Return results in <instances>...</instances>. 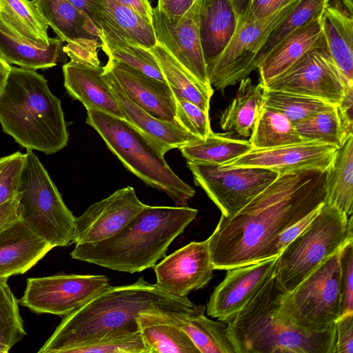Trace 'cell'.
<instances>
[{
  "instance_id": "obj_1",
  "label": "cell",
  "mask_w": 353,
  "mask_h": 353,
  "mask_svg": "<svg viewBox=\"0 0 353 353\" xmlns=\"http://www.w3.org/2000/svg\"><path fill=\"white\" fill-rule=\"evenodd\" d=\"M326 178L319 169L280 174L239 210L221 214L207 239L214 270L276 257L279 235L326 202Z\"/></svg>"
},
{
  "instance_id": "obj_2",
  "label": "cell",
  "mask_w": 353,
  "mask_h": 353,
  "mask_svg": "<svg viewBox=\"0 0 353 353\" xmlns=\"http://www.w3.org/2000/svg\"><path fill=\"white\" fill-rule=\"evenodd\" d=\"M187 296L172 295L143 277L120 286H108L85 305L63 317L39 353H65L112 334L139 332L144 313L187 318L205 312Z\"/></svg>"
},
{
  "instance_id": "obj_3",
  "label": "cell",
  "mask_w": 353,
  "mask_h": 353,
  "mask_svg": "<svg viewBox=\"0 0 353 353\" xmlns=\"http://www.w3.org/2000/svg\"><path fill=\"white\" fill-rule=\"evenodd\" d=\"M197 213L188 206L148 205L115 236L98 243L76 244L70 256L131 274L154 268Z\"/></svg>"
},
{
  "instance_id": "obj_4",
  "label": "cell",
  "mask_w": 353,
  "mask_h": 353,
  "mask_svg": "<svg viewBox=\"0 0 353 353\" xmlns=\"http://www.w3.org/2000/svg\"><path fill=\"white\" fill-rule=\"evenodd\" d=\"M285 294L272 274L228 323L236 353H334L335 324L322 332L299 326L283 307Z\"/></svg>"
},
{
  "instance_id": "obj_5",
  "label": "cell",
  "mask_w": 353,
  "mask_h": 353,
  "mask_svg": "<svg viewBox=\"0 0 353 353\" xmlns=\"http://www.w3.org/2000/svg\"><path fill=\"white\" fill-rule=\"evenodd\" d=\"M0 124L26 150L52 154L68 142L61 101L34 70L12 66L0 92Z\"/></svg>"
},
{
  "instance_id": "obj_6",
  "label": "cell",
  "mask_w": 353,
  "mask_h": 353,
  "mask_svg": "<svg viewBox=\"0 0 353 353\" xmlns=\"http://www.w3.org/2000/svg\"><path fill=\"white\" fill-rule=\"evenodd\" d=\"M86 123L128 171L166 193L176 206H187L195 190L172 170L164 155L141 132L125 119L93 110H87Z\"/></svg>"
},
{
  "instance_id": "obj_7",
  "label": "cell",
  "mask_w": 353,
  "mask_h": 353,
  "mask_svg": "<svg viewBox=\"0 0 353 353\" xmlns=\"http://www.w3.org/2000/svg\"><path fill=\"white\" fill-rule=\"evenodd\" d=\"M352 215L323 203L307 228L276 256L273 276L285 293L292 292L330 256L353 241Z\"/></svg>"
},
{
  "instance_id": "obj_8",
  "label": "cell",
  "mask_w": 353,
  "mask_h": 353,
  "mask_svg": "<svg viewBox=\"0 0 353 353\" xmlns=\"http://www.w3.org/2000/svg\"><path fill=\"white\" fill-rule=\"evenodd\" d=\"M21 219L53 248L74 239L76 217L33 150H27L19 187Z\"/></svg>"
},
{
  "instance_id": "obj_9",
  "label": "cell",
  "mask_w": 353,
  "mask_h": 353,
  "mask_svg": "<svg viewBox=\"0 0 353 353\" xmlns=\"http://www.w3.org/2000/svg\"><path fill=\"white\" fill-rule=\"evenodd\" d=\"M283 307L304 329L322 332L332 327L341 316L340 251L323 262L292 292L285 293Z\"/></svg>"
},
{
  "instance_id": "obj_10",
  "label": "cell",
  "mask_w": 353,
  "mask_h": 353,
  "mask_svg": "<svg viewBox=\"0 0 353 353\" xmlns=\"http://www.w3.org/2000/svg\"><path fill=\"white\" fill-rule=\"evenodd\" d=\"M194 181L221 212L229 216L265 189L279 173L259 167H225L187 162Z\"/></svg>"
},
{
  "instance_id": "obj_11",
  "label": "cell",
  "mask_w": 353,
  "mask_h": 353,
  "mask_svg": "<svg viewBox=\"0 0 353 353\" xmlns=\"http://www.w3.org/2000/svg\"><path fill=\"white\" fill-rule=\"evenodd\" d=\"M345 86L322 34L293 65L263 87L312 97L337 106Z\"/></svg>"
},
{
  "instance_id": "obj_12",
  "label": "cell",
  "mask_w": 353,
  "mask_h": 353,
  "mask_svg": "<svg viewBox=\"0 0 353 353\" xmlns=\"http://www.w3.org/2000/svg\"><path fill=\"white\" fill-rule=\"evenodd\" d=\"M109 286L105 275L57 274L29 278L19 304L37 314L65 316Z\"/></svg>"
},
{
  "instance_id": "obj_13",
  "label": "cell",
  "mask_w": 353,
  "mask_h": 353,
  "mask_svg": "<svg viewBox=\"0 0 353 353\" xmlns=\"http://www.w3.org/2000/svg\"><path fill=\"white\" fill-rule=\"evenodd\" d=\"M296 0L268 17L237 28L232 39L209 70L210 85L223 92L257 69L255 59L259 50L272 30L294 8Z\"/></svg>"
},
{
  "instance_id": "obj_14",
  "label": "cell",
  "mask_w": 353,
  "mask_h": 353,
  "mask_svg": "<svg viewBox=\"0 0 353 353\" xmlns=\"http://www.w3.org/2000/svg\"><path fill=\"white\" fill-rule=\"evenodd\" d=\"M198 1L176 21L170 20L157 7L152 8V26L157 42L202 85L213 90L201 47L199 23Z\"/></svg>"
},
{
  "instance_id": "obj_15",
  "label": "cell",
  "mask_w": 353,
  "mask_h": 353,
  "mask_svg": "<svg viewBox=\"0 0 353 353\" xmlns=\"http://www.w3.org/2000/svg\"><path fill=\"white\" fill-rule=\"evenodd\" d=\"M38 8L58 38L67 44L63 52L71 61L99 65L101 41L91 21L67 0H35Z\"/></svg>"
},
{
  "instance_id": "obj_16",
  "label": "cell",
  "mask_w": 353,
  "mask_h": 353,
  "mask_svg": "<svg viewBox=\"0 0 353 353\" xmlns=\"http://www.w3.org/2000/svg\"><path fill=\"white\" fill-rule=\"evenodd\" d=\"M148 206L139 199L132 186L119 189L76 217L73 243H94L110 239Z\"/></svg>"
},
{
  "instance_id": "obj_17",
  "label": "cell",
  "mask_w": 353,
  "mask_h": 353,
  "mask_svg": "<svg viewBox=\"0 0 353 353\" xmlns=\"http://www.w3.org/2000/svg\"><path fill=\"white\" fill-rule=\"evenodd\" d=\"M154 269L156 284L172 295L185 297L204 288L214 270L207 239L190 242L163 257Z\"/></svg>"
},
{
  "instance_id": "obj_18",
  "label": "cell",
  "mask_w": 353,
  "mask_h": 353,
  "mask_svg": "<svg viewBox=\"0 0 353 353\" xmlns=\"http://www.w3.org/2000/svg\"><path fill=\"white\" fill-rule=\"evenodd\" d=\"M276 258L227 269L225 278L210 297L207 314L230 321L273 274Z\"/></svg>"
},
{
  "instance_id": "obj_19",
  "label": "cell",
  "mask_w": 353,
  "mask_h": 353,
  "mask_svg": "<svg viewBox=\"0 0 353 353\" xmlns=\"http://www.w3.org/2000/svg\"><path fill=\"white\" fill-rule=\"evenodd\" d=\"M338 147L316 141H304L279 147L252 149L221 165L265 168L279 174L300 169L327 170Z\"/></svg>"
},
{
  "instance_id": "obj_20",
  "label": "cell",
  "mask_w": 353,
  "mask_h": 353,
  "mask_svg": "<svg viewBox=\"0 0 353 353\" xmlns=\"http://www.w3.org/2000/svg\"><path fill=\"white\" fill-rule=\"evenodd\" d=\"M104 70L114 77L129 99L152 117L176 120L174 96L166 81L114 59H108Z\"/></svg>"
},
{
  "instance_id": "obj_21",
  "label": "cell",
  "mask_w": 353,
  "mask_h": 353,
  "mask_svg": "<svg viewBox=\"0 0 353 353\" xmlns=\"http://www.w3.org/2000/svg\"><path fill=\"white\" fill-rule=\"evenodd\" d=\"M104 76L121 107L125 120L147 137L163 155L170 150L199 139L187 131L177 120L168 121L152 117L128 98L109 72L104 70Z\"/></svg>"
},
{
  "instance_id": "obj_22",
  "label": "cell",
  "mask_w": 353,
  "mask_h": 353,
  "mask_svg": "<svg viewBox=\"0 0 353 353\" xmlns=\"http://www.w3.org/2000/svg\"><path fill=\"white\" fill-rule=\"evenodd\" d=\"M64 87L86 110L125 119L121 107L104 76V67L74 61L63 65Z\"/></svg>"
},
{
  "instance_id": "obj_23",
  "label": "cell",
  "mask_w": 353,
  "mask_h": 353,
  "mask_svg": "<svg viewBox=\"0 0 353 353\" xmlns=\"http://www.w3.org/2000/svg\"><path fill=\"white\" fill-rule=\"evenodd\" d=\"M53 247L22 219L0 230V278L26 272Z\"/></svg>"
},
{
  "instance_id": "obj_24",
  "label": "cell",
  "mask_w": 353,
  "mask_h": 353,
  "mask_svg": "<svg viewBox=\"0 0 353 353\" xmlns=\"http://www.w3.org/2000/svg\"><path fill=\"white\" fill-rule=\"evenodd\" d=\"M198 23L209 72L234 35L239 17L231 0H199Z\"/></svg>"
},
{
  "instance_id": "obj_25",
  "label": "cell",
  "mask_w": 353,
  "mask_h": 353,
  "mask_svg": "<svg viewBox=\"0 0 353 353\" xmlns=\"http://www.w3.org/2000/svg\"><path fill=\"white\" fill-rule=\"evenodd\" d=\"M320 17L288 34L263 59L256 70L263 86L286 71L316 43L323 34Z\"/></svg>"
},
{
  "instance_id": "obj_26",
  "label": "cell",
  "mask_w": 353,
  "mask_h": 353,
  "mask_svg": "<svg viewBox=\"0 0 353 353\" xmlns=\"http://www.w3.org/2000/svg\"><path fill=\"white\" fill-rule=\"evenodd\" d=\"M187 318L157 313L141 314L138 320L139 332L150 353H199L180 325Z\"/></svg>"
},
{
  "instance_id": "obj_27",
  "label": "cell",
  "mask_w": 353,
  "mask_h": 353,
  "mask_svg": "<svg viewBox=\"0 0 353 353\" xmlns=\"http://www.w3.org/2000/svg\"><path fill=\"white\" fill-rule=\"evenodd\" d=\"M264 87L246 77L239 82L234 98L221 112L220 126L229 134L250 137L264 106Z\"/></svg>"
},
{
  "instance_id": "obj_28",
  "label": "cell",
  "mask_w": 353,
  "mask_h": 353,
  "mask_svg": "<svg viewBox=\"0 0 353 353\" xmlns=\"http://www.w3.org/2000/svg\"><path fill=\"white\" fill-rule=\"evenodd\" d=\"M51 38L46 47L36 46L14 33L0 21V56L9 64L37 70L48 69L57 65L61 43Z\"/></svg>"
},
{
  "instance_id": "obj_29",
  "label": "cell",
  "mask_w": 353,
  "mask_h": 353,
  "mask_svg": "<svg viewBox=\"0 0 353 353\" xmlns=\"http://www.w3.org/2000/svg\"><path fill=\"white\" fill-rule=\"evenodd\" d=\"M320 21L329 52L346 86L353 84V17L325 6Z\"/></svg>"
},
{
  "instance_id": "obj_30",
  "label": "cell",
  "mask_w": 353,
  "mask_h": 353,
  "mask_svg": "<svg viewBox=\"0 0 353 353\" xmlns=\"http://www.w3.org/2000/svg\"><path fill=\"white\" fill-rule=\"evenodd\" d=\"M326 202L346 216L353 210V134L336 149L326 170Z\"/></svg>"
},
{
  "instance_id": "obj_31",
  "label": "cell",
  "mask_w": 353,
  "mask_h": 353,
  "mask_svg": "<svg viewBox=\"0 0 353 353\" xmlns=\"http://www.w3.org/2000/svg\"><path fill=\"white\" fill-rule=\"evenodd\" d=\"M0 21L36 46L46 47L50 42L49 26L35 0H0Z\"/></svg>"
},
{
  "instance_id": "obj_32",
  "label": "cell",
  "mask_w": 353,
  "mask_h": 353,
  "mask_svg": "<svg viewBox=\"0 0 353 353\" xmlns=\"http://www.w3.org/2000/svg\"><path fill=\"white\" fill-rule=\"evenodd\" d=\"M154 56L161 73L174 95L180 97L209 112L214 90L198 82L160 43L149 49Z\"/></svg>"
},
{
  "instance_id": "obj_33",
  "label": "cell",
  "mask_w": 353,
  "mask_h": 353,
  "mask_svg": "<svg viewBox=\"0 0 353 353\" xmlns=\"http://www.w3.org/2000/svg\"><path fill=\"white\" fill-rule=\"evenodd\" d=\"M102 50L108 59L123 63L150 77L165 81L157 61L147 49L123 36L119 30L108 23L99 32Z\"/></svg>"
},
{
  "instance_id": "obj_34",
  "label": "cell",
  "mask_w": 353,
  "mask_h": 353,
  "mask_svg": "<svg viewBox=\"0 0 353 353\" xmlns=\"http://www.w3.org/2000/svg\"><path fill=\"white\" fill-rule=\"evenodd\" d=\"M179 149L187 162L223 165L249 152L253 147L250 140L212 132L205 139H199Z\"/></svg>"
},
{
  "instance_id": "obj_35",
  "label": "cell",
  "mask_w": 353,
  "mask_h": 353,
  "mask_svg": "<svg viewBox=\"0 0 353 353\" xmlns=\"http://www.w3.org/2000/svg\"><path fill=\"white\" fill-rule=\"evenodd\" d=\"M250 141L253 149H265L305 141L284 114L264 105L255 122Z\"/></svg>"
},
{
  "instance_id": "obj_36",
  "label": "cell",
  "mask_w": 353,
  "mask_h": 353,
  "mask_svg": "<svg viewBox=\"0 0 353 353\" xmlns=\"http://www.w3.org/2000/svg\"><path fill=\"white\" fill-rule=\"evenodd\" d=\"M180 325L200 353H236L225 321L211 320L203 312L188 317Z\"/></svg>"
},
{
  "instance_id": "obj_37",
  "label": "cell",
  "mask_w": 353,
  "mask_h": 353,
  "mask_svg": "<svg viewBox=\"0 0 353 353\" xmlns=\"http://www.w3.org/2000/svg\"><path fill=\"white\" fill-rule=\"evenodd\" d=\"M103 10L121 34L128 39L150 49L157 44L151 23L145 21L135 11L117 0H100Z\"/></svg>"
},
{
  "instance_id": "obj_38",
  "label": "cell",
  "mask_w": 353,
  "mask_h": 353,
  "mask_svg": "<svg viewBox=\"0 0 353 353\" xmlns=\"http://www.w3.org/2000/svg\"><path fill=\"white\" fill-rule=\"evenodd\" d=\"M305 141H316L339 147L346 134L336 105H332L294 125Z\"/></svg>"
},
{
  "instance_id": "obj_39",
  "label": "cell",
  "mask_w": 353,
  "mask_h": 353,
  "mask_svg": "<svg viewBox=\"0 0 353 353\" xmlns=\"http://www.w3.org/2000/svg\"><path fill=\"white\" fill-rule=\"evenodd\" d=\"M325 3L326 0H300L292 12L272 30L259 50L255 59L257 68L272 49L288 34L320 17Z\"/></svg>"
},
{
  "instance_id": "obj_40",
  "label": "cell",
  "mask_w": 353,
  "mask_h": 353,
  "mask_svg": "<svg viewBox=\"0 0 353 353\" xmlns=\"http://www.w3.org/2000/svg\"><path fill=\"white\" fill-rule=\"evenodd\" d=\"M264 105L284 114L294 125L316 112L333 105L321 100L264 87Z\"/></svg>"
},
{
  "instance_id": "obj_41",
  "label": "cell",
  "mask_w": 353,
  "mask_h": 353,
  "mask_svg": "<svg viewBox=\"0 0 353 353\" xmlns=\"http://www.w3.org/2000/svg\"><path fill=\"white\" fill-rule=\"evenodd\" d=\"M0 278V349L8 353L26 335L19 313V301L8 284Z\"/></svg>"
},
{
  "instance_id": "obj_42",
  "label": "cell",
  "mask_w": 353,
  "mask_h": 353,
  "mask_svg": "<svg viewBox=\"0 0 353 353\" xmlns=\"http://www.w3.org/2000/svg\"><path fill=\"white\" fill-rule=\"evenodd\" d=\"M65 353H150L140 333L112 334L92 343L68 350Z\"/></svg>"
},
{
  "instance_id": "obj_43",
  "label": "cell",
  "mask_w": 353,
  "mask_h": 353,
  "mask_svg": "<svg viewBox=\"0 0 353 353\" xmlns=\"http://www.w3.org/2000/svg\"><path fill=\"white\" fill-rule=\"evenodd\" d=\"M25 162L20 152L0 158V205L19 194Z\"/></svg>"
},
{
  "instance_id": "obj_44",
  "label": "cell",
  "mask_w": 353,
  "mask_h": 353,
  "mask_svg": "<svg viewBox=\"0 0 353 353\" xmlns=\"http://www.w3.org/2000/svg\"><path fill=\"white\" fill-rule=\"evenodd\" d=\"M174 96L176 119L189 132L201 139H205L212 131L209 112L180 97Z\"/></svg>"
},
{
  "instance_id": "obj_45",
  "label": "cell",
  "mask_w": 353,
  "mask_h": 353,
  "mask_svg": "<svg viewBox=\"0 0 353 353\" xmlns=\"http://www.w3.org/2000/svg\"><path fill=\"white\" fill-rule=\"evenodd\" d=\"M353 241L340 250L341 316L353 312Z\"/></svg>"
},
{
  "instance_id": "obj_46",
  "label": "cell",
  "mask_w": 353,
  "mask_h": 353,
  "mask_svg": "<svg viewBox=\"0 0 353 353\" xmlns=\"http://www.w3.org/2000/svg\"><path fill=\"white\" fill-rule=\"evenodd\" d=\"M334 353H353V312L341 316L335 322Z\"/></svg>"
},
{
  "instance_id": "obj_47",
  "label": "cell",
  "mask_w": 353,
  "mask_h": 353,
  "mask_svg": "<svg viewBox=\"0 0 353 353\" xmlns=\"http://www.w3.org/2000/svg\"><path fill=\"white\" fill-rule=\"evenodd\" d=\"M296 0H252L245 23L261 20Z\"/></svg>"
},
{
  "instance_id": "obj_48",
  "label": "cell",
  "mask_w": 353,
  "mask_h": 353,
  "mask_svg": "<svg viewBox=\"0 0 353 353\" xmlns=\"http://www.w3.org/2000/svg\"><path fill=\"white\" fill-rule=\"evenodd\" d=\"M67 1L83 12L91 21L99 32L109 22L103 10L100 0Z\"/></svg>"
},
{
  "instance_id": "obj_49",
  "label": "cell",
  "mask_w": 353,
  "mask_h": 353,
  "mask_svg": "<svg viewBox=\"0 0 353 353\" xmlns=\"http://www.w3.org/2000/svg\"><path fill=\"white\" fill-rule=\"evenodd\" d=\"M197 0H158L156 6L170 20L178 21L185 15Z\"/></svg>"
},
{
  "instance_id": "obj_50",
  "label": "cell",
  "mask_w": 353,
  "mask_h": 353,
  "mask_svg": "<svg viewBox=\"0 0 353 353\" xmlns=\"http://www.w3.org/2000/svg\"><path fill=\"white\" fill-rule=\"evenodd\" d=\"M336 107L346 134H353V84L345 86L344 95Z\"/></svg>"
},
{
  "instance_id": "obj_51",
  "label": "cell",
  "mask_w": 353,
  "mask_h": 353,
  "mask_svg": "<svg viewBox=\"0 0 353 353\" xmlns=\"http://www.w3.org/2000/svg\"><path fill=\"white\" fill-rule=\"evenodd\" d=\"M319 209L289 226L279 235L277 245L279 253L307 228Z\"/></svg>"
},
{
  "instance_id": "obj_52",
  "label": "cell",
  "mask_w": 353,
  "mask_h": 353,
  "mask_svg": "<svg viewBox=\"0 0 353 353\" xmlns=\"http://www.w3.org/2000/svg\"><path fill=\"white\" fill-rule=\"evenodd\" d=\"M19 194L0 205V230L21 219L22 211Z\"/></svg>"
},
{
  "instance_id": "obj_53",
  "label": "cell",
  "mask_w": 353,
  "mask_h": 353,
  "mask_svg": "<svg viewBox=\"0 0 353 353\" xmlns=\"http://www.w3.org/2000/svg\"><path fill=\"white\" fill-rule=\"evenodd\" d=\"M135 11L145 21L152 24V8L148 0H117Z\"/></svg>"
},
{
  "instance_id": "obj_54",
  "label": "cell",
  "mask_w": 353,
  "mask_h": 353,
  "mask_svg": "<svg viewBox=\"0 0 353 353\" xmlns=\"http://www.w3.org/2000/svg\"><path fill=\"white\" fill-rule=\"evenodd\" d=\"M325 6L353 17V0H326Z\"/></svg>"
},
{
  "instance_id": "obj_55",
  "label": "cell",
  "mask_w": 353,
  "mask_h": 353,
  "mask_svg": "<svg viewBox=\"0 0 353 353\" xmlns=\"http://www.w3.org/2000/svg\"><path fill=\"white\" fill-rule=\"evenodd\" d=\"M231 1L239 17L238 27H239L246 20L252 0H231Z\"/></svg>"
},
{
  "instance_id": "obj_56",
  "label": "cell",
  "mask_w": 353,
  "mask_h": 353,
  "mask_svg": "<svg viewBox=\"0 0 353 353\" xmlns=\"http://www.w3.org/2000/svg\"><path fill=\"white\" fill-rule=\"evenodd\" d=\"M11 68V65L0 56V92L7 81Z\"/></svg>"
},
{
  "instance_id": "obj_57",
  "label": "cell",
  "mask_w": 353,
  "mask_h": 353,
  "mask_svg": "<svg viewBox=\"0 0 353 353\" xmlns=\"http://www.w3.org/2000/svg\"><path fill=\"white\" fill-rule=\"evenodd\" d=\"M0 353H4L2 350L0 349Z\"/></svg>"
}]
</instances>
